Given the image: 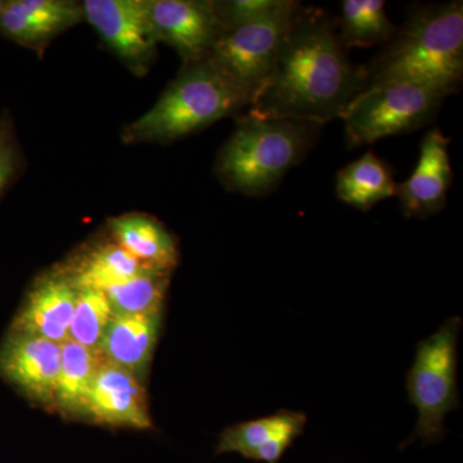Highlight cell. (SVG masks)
Listing matches in <instances>:
<instances>
[{"instance_id": "obj_1", "label": "cell", "mask_w": 463, "mask_h": 463, "mask_svg": "<svg viewBox=\"0 0 463 463\" xmlns=\"http://www.w3.org/2000/svg\"><path fill=\"white\" fill-rule=\"evenodd\" d=\"M368 81L367 67L347 58L334 18L323 9L298 5L273 74L248 114L322 127L340 118Z\"/></svg>"}, {"instance_id": "obj_2", "label": "cell", "mask_w": 463, "mask_h": 463, "mask_svg": "<svg viewBox=\"0 0 463 463\" xmlns=\"http://www.w3.org/2000/svg\"><path fill=\"white\" fill-rule=\"evenodd\" d=\"M365 67L368 85L407 81L456 93L463 80V3L416 5Z\"/></svg>"}, {"instance_id": "obj_3", "label": "cell", "mask_w": 463, "mask_h": 463, "mask_svg": "<svg viewBox=\"0 0 463 463\" xmlns=\"http://www.w3.org/2000/svg\"><path fill=\"white\" fill-rule=\"evenodd\" d=\"M321 125L243 115L219 151L215 174L230 192L265 196L315 145Z\"/></svg>"}, {"instance_id": "obj_4", "label": "cell", "mask_w": 463, "mask_h": 463, "mask_svg": "<svg viewBox=\"0 0 463 463\" xmlns=\"http://www.w3.org/2000/svg\"><path fill=\"white\" fill-rule=\"evenodd\" d=\"M248 99L209 60L181 71L141 118L128 124L124 143H170L249 109Z\"/></svg>"}, {"instance_id": "obj_5", "label": "cell", "mask_w": 463, "mask_h": 463, "mask_svg": "<svg viewBox=\"0 0 463 463\" xmlns=\"http://www.w3.org/2000/svg\"><path fill=\"white\" fill-rule=\"evenodd\" d=\"M461 325L458 316L450 317L430 337L417 344L416 358L408 371L405 388L408 401L419 412V420L401 449L419 439L422 447L443 440L448 434L444 425L447 414L461 408L457 385V347Z\"/></svg>"}, {"instance_id": "obj_6", "label": "cell", "mask_w": 463, "mask_h": 463, "mask_svg": "<svg viewBox=\"0 0 463 463\" xmlns=\"http://www.w3.org/2000/svg\"><path fill=\"white\" fill-rule=\"evenodd\" d=\"M447 97L443 91L407 81L368 85L341 115L347 147L421 129L434 120Z\"/></svg>"}, {"instance_id": "obj_7", "label": "cell", "mask_w": 463, "mask_h": 463, "mask_svg": "<svg viewBox=\"0 0 463 463\" xmlns=\"http://www.w3.org/2000/svg\"><path fill=\"white\" fill-rule=\"evenodd\" d=\"M298 5L288 0L272 16L225 30L206 58L239 88L250 106L273 74L283 36Z\"/></svg>"}, {"instance_id": "obj_8", "label": "cell", "mask_w": 463, "mask_h": 463, "mask_svg": "<svg viewBox=\"0 0 463 463\" xmlns=\"http://www.w3.org/2000/svg\"><path fill=\"white\" fill-rule=\"evenodd\" d=\"M84 20L134 75L147 74L158 41L149 23L147 0H85Z\"/></svg>"}, {"instance_id": "obj_9", "label": "cell", "mask_w": 463, "mask_h": 463, "mask_svg": "<svg viewBox=\"0 0 463 463\" xmlns=\"http://www.w3.org/2000/svg\"><path fill=\"white\" fill-rule=\"evenodd\" d=\"M148 17L158 43H166L183 65L206 60L224 33L214 2L147 0Z\"/></svg>"}, {"instance_id": "obj_10", "label": "cell", "mask_w": 463, "mask_h": 463, "mask_svg": "<svg viewBox=\"0 0 463 463\" xmlns=\"http://www.w3.org/2000/svg\"><path fill=\"white\" fill-rule=\"evenodd\" d=\"M61 344L11 331L0 344V377L38 403H54Z\"/></svg>"}, {"instance_id": "obj_11", "label": "cell", "mask_w": 463, "mask_h": 463, "mask_svg": "<svg viewBox=\"0 0 463 463\" xmlns=\"http://www.w3.org/2000/svg\"><path fill=\"white\" fill-rule=\"evenodd\" d=\"M449 139L439 128L429 130L420 146L419 163L410 178L398 183L395 196L407 218L425 219L447 205L452 185Z\"/></svg>"}, {"instance_id": "obj_12", "label": "cell", "mask_w": 463, "mask_h": 463, "mask_svg": "<svg viewBox=\"0 0 463 463\" xmlns=\"http://www.w3.org/2000/svg\"><path fill=\"white\" fill-rule=\"evenodd\" d=\"M307 414L279 410L225 429L216 444V455L237 453L250 461L279 463L295 440L306 430Z\"/></svg>"}, {"instance_id": "obj_13", "label": "cell", "mask_w": 463, "mask_h": 463, "mask_svg": "<svg viewBox=\"0 0 463 463\" xmlns=\"http://www.w3.org/2000/svg\"><path fill=\"white\" fill-rule=\"evenodd\" d=\"M83 20V5L74 0H8L0 14V35L38 51Z\"/></svg>"}, {"instance_id": "obj_14", "label": "cell", "mask_w": 463, "mask_h": 463, "mask_svg": "<svg viewBox=\"0 0 463 463\" xmlns=\"http://www.w3.org/2000/svg\"><path fill=\"white\" fill-rule=\"evenodd\" d=\"M109 426L152 428L145 392L136 374L103 359L91 386L88 416Z\"/></svg>"}, {"instance_id": "obj_15", "label": "cell", "mask_w": 463, "mask_h": 463, "mask_svg": "<svg viewBox=\"0 0 463 463\" xmlns=\"http://www.w3.org/2000/svg\"><path fill=\"white\" fill-rule=\"evenodd\" d=\"M76 294L69 277L51 274L30 289L11 331L65 343L74 316Z\"/></svg>"}, {"instance_id": "obj_16", "label": "cell", "mask_w": 463, "mask_h": 463, "mask_svg": "<svg viewBox=\"0 0 463 463\" xmlns=\"http://www.w3.org/2000/svg\"><path fill=\"white\" fill-rule=\"evenodd\" d=\"M160 315H120L114 313L102 341L99 353L106 361L130 373H145L156 345Z\"/></svg>"}, {"instance_id": "obj_17", "label": "cell", "mask_w": 463, "mask_h": 463, "mask_svg": "<svg viewBox=\"0 0 463 463\" xmlns=\"http://www.w3.org/2000/svg\"><path fill=\"white\" fill-rule=\"evenodd\" d=\"M108 225L115 242L147 267L170 273L178 264L175 239L151 216L137 213L115 216Z\"/></svg>"}, {"instance_id": "obj_18", "label": "cell", "mask_w": 463, "mask_h": 463, "mask_svg": "<svg viewBox=\"0 0 463 463\" xmlns=\"http://www.w3.org/2000/svg\"><path fill=\"white\" fill-rule=\"evenodd\" d=\"M105 356L67 339L61 344V365L54 403L67 416H88L91 386Z\"/></svg>"}, {"instance_id": "obj_19", "label": "cell", "mask_w": 463, "mask_h": 463, "mask_svg": "<svg viewBox=\"0 0 463 463\" xmlns=\"http://www.w3.org/2000/svg\"><path fill=\"white\" fill-rule=\"evenodd\" d=\"M397 185L388 164L370 151L337 173L336 196L346 205L368 212L395 196Z\"/></svg>"}, {"instance_id": "obj_20", "label": "cell", "mask_w": 463, "mask_h": 463, "mask_svg": "<svg viewBox=\"0 0 463 463\" xmlns=\"http://www.w3.org/2000/svg\"><path fill=\"white\" fill-rule=\"evenodd\" d=\"M336 23V33L344 48L386 45L397 33L383 0H345Z\"/></svg>"}, {"instance_id": "obj_21", "label": "cell", "mask_w": 463, "mask_h": 463, "mask_svg": "<svg viewBox=\"0 0 463 463\" xmlns=\"http://www.w3.org/2000/svg\"><path fill=\"white\" fill-rule=\"evenodd\" d=\"M147 269L154 268L141 263L115 242L105 243L91 250L74 273L67 277L76 289L94 288L102 291L109 286L132 279Z\"/></svg>"}, {"instance_id": "obj_22", "label": "cell", "mask_w": 463, "mask_h": 463, "mask_svg": "<svg viewBox=\"0 0 463 463\" xmlns=\"http://www.w3.org/2000/svg\"><path fill=\"white\" fill-rule=\"evenodd\" d=\"M169 273L147 269L138 276L103 288L114 313L120 315H160Z\"/></svg>"}, {"instance_id": "obj_23", "label": "cell", "mask_w": 463, "mask_h": 463, "mask_svg": "<svg viewBox=\"0 0 463 463\" xmlns=\"http://www.w3.org/2000/svg\"><path fill=\"white\" fill-rule=\"evenodd\" d=\"M114 315L111 303L100 289H78L69 339L99 352L100 341Z\"/></svg>"}, {"instance_id": "obj_24", "label": "cell", "mask_w": 463, "mask_h": 463, "mask_svg": "<svg viewBox=\"0 0 463 463\" xmlns=\"http://www.w3.org/2000/svg\"><path fill=\"white\" fill-rule=\"evenodd\" d=\"M288 3V0H228L214 2V7L225 32L272 16Z\"/></svg>"}, {"instance_id": "obj_25", "label": "cell", "mask_w": 463, "mask_h": 463, "mask_svg": "<svg viewBox=\"0 0 463 463\" xmlns=\"http://www.w3.org/2000/svg\"><path fill=\"white\" fill-rule=\"evenodd\" d=\"M20 170L21 151L14 118L5 109L0 116V197L16 179Z\"/></svg>"}, {"instance_id": "obj_26", "label": "cell", "mask_w": 463, "mask_h": 463, "mask_svg": "<svg viewBox=\"0 0 463 463\" xmlns=\"http://www.w3.org/2000/svg\"><path fill=\"white\" fill-rule=\"evenodd\" d=\"M5 7V0H0V14H2L3 9Z\"/></svg>"}]
</instances>
